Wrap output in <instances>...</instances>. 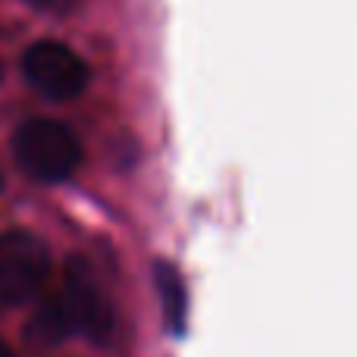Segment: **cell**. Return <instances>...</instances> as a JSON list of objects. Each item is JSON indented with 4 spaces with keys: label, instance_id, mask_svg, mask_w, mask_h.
<instances>
[{
    "label": "cell",
    "instance_id": "4",
    "mask_svg": "<svg viewBox=\"0 0 357 357\" xmlns=\"http://www.w3.org/2000/svg\"><path fill=\"white\" fill-rule=\"evenodd\" d=\"M22 73L29 85L47 100H73L91 82L88 63L63 41H38L25 50Z\"/></svg>",
    "mask_w": 357,
    "mask_h": 357
},
{
    "label": "cell",
    "instance_id": "2",
    "mask_svg": "<svg viewBox=\"0 0 357 357\" xmlns=\"http://www.w3.org/2000/svg\"><path fill=\"white\" fill-rule=\"evenodd\" d=\"M13 154L25 176L35 182H66L82 163V144L75 132L60 119H29L13 135Z\"/></svg>",
    "mask_w": 357,
    "mask_h": 357
},
{
    "label": "cell",
    "instance_id": "8",
    "mask_svg": "<svg viewBox=\"0 0 357 357\" xmlns=\"http://www.w3.org/2000/svg\"><path fill=\"white\" fill-rule=\"evenodd\" d=\"M0 188H3V173H0Z\"/></svg>",
    "mask_w": 357,
    "mask_h": 357
},
{
    "label": "cell",
    "instance_id": "1",
    "mask_svg": "<svg viewBox=\"0 0 357 357\" xmlns=\"http://www.w3.org/2000/svg\"><path fill=\"white\" fill-rule=\"evenodd\" d=\"M31 335L47 345H56L69 335H85L91 342H107L113 335V307L82 257L69 260L63 282L47 298L41 295V304L31 317Z\"/></svg>",
    "mask_w": 357,
    "mask_h": 357
},
{
    "label": "cell",
    "instance_id": "3",
    "mask_svg": "<svg viewBox=\"0 0 357 357\" xmlns=\"http://www.w3.org/2000/svg\"><path fill=\"white\" fill-rule=\"evenodd\" d=\"M50 279V248L29 229L0 235V304L22 307L44 295Z\"/></svg>",
    "mask_w": 357,
    "mask_h": 357
},
{
    "label": "cell",
    "instance_id": "6",
    "mask_svg": "<svg viewBox=\"0 0 357 357\" xmlns=\"http://www.w3.org/2000/svg\"><path fill=\"white\" fill-rule=\"evenodd\" d=\"M29 3L38 6V10H44V13H66L75 0H29Z\"/></svg>",
    "mask_w": 357,
    "mask_h": 357
},
{
    "label": "cell",
    "instance_id": "7",
    "mask_svg": "<svg viewBox=\"0 0 357 357\" xmlns=\"http://www.w3.org/2000/svg\"><path fill=\"white\" fill-rule=\"evenodd\" d=\"M0 357H16V354H13V348H10V345H6V342H3V339H0Z\"/></svg>",
    "mask_w": 357,
    "mask_h": 357
},
{
    "label": "cell",
    "instance_id": "5",
    "mask_svg": "<svg viewBox=\"0 0 357 357\" xmlns=\"http://www.w3.org/2000/svg\"><path fill=\"white\" fill-rule=\"evenodd\" d=\"M154 276H157V289H160L167 326L173 329V333H182V326H185V285H182V279H178L176 266H169V264H157Z\"/></svg>",
    "mask_w": 357,
    "mask_h": 357
}]
</instances>
